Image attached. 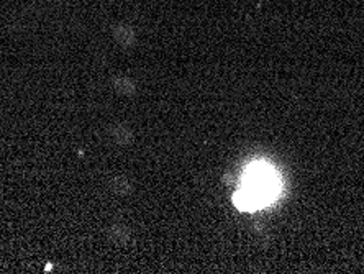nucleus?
<instances>
[{
    "mask_svg": "<svg viewBox=\"0 0 364 274\" xmlns=\"http://www.w3.org/2000/svg\"><path fill=\"white\" fill-rule=\"evenodd\" d=\"M276 179L269 169L253 168L246 179L245 189L237 196V204L243 211H251L263 206L264 202L276 194Z\"/></svg>",
    "mask_w": 364,
    "mask_h": 274,
    "instance_id": "obj_1",
    "label": "nucleus"
}]
</instances>
